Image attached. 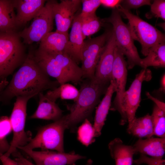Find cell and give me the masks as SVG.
<instances>
[{"label": "cell", "mask_w": 165, "mask_h": 165, "mask_svg": "<svg viewBox=\"0 0 165 165\" xmlns=\"http://www.w3.org/2000/svg\"><path fill=\"white\" fill-rule=\"evenodd\" d=\"M108 85L94 78L85 79L81 83L77 99L72 105L67 106L70 113L65 115L67 129L73 132L78 124L89 119L101 96L105 93Z\"/></svg>", "instance_id": "3957f363"}, {"label": "cell", "mask_w": 165, "mask_h": 165, "mask_svg": "<svg viewBox=\"0 0 165 165\" xmlns=\"http://www.w3.org/2000/svg\"><path fill=\"white\" fill-rule=\"evenodd\" d=\"M128 21L127 24L134 39L141 46V53L146 56L150 48L158 43L165 42L164 34L138 16L124 8L119 4L116 8Z\"/></svg>", "instance_id": "5b68a950"}, {"label": "cell", "mask_w": 165, "mask_h": 165, "mask_svg": "<svg viewBox=\"0 0 165 165\" xmlns=\"http://www.w3.org/2000/svg\"><path fill=\"white\" fill-rule=\"evenodd\" d=\"M33 55L41 69L55 78L60 85L69 82L77 84L82 81L81 67L67 53H49L38 48Z\"/></svg>", "instance_id": "7a4b0ae2"}, {"label": "cell", "mask_w": 165, "mask_h": 165, "mask_svg": "<svg viewBox=\"0 0 165 165\" xmlns=\"http://www.w3.org/2000/svg\"><path fill=\"white\" fill-rule=\"evenodd\" d=\"M93 125L88 119H86L79 127L77 131L78 140L83 145L88 146L95 141Z\"/></svg>", "instance_id": "f1b7e54d"}, {"label": "cell", "mask_w": 165, "mask_h": 165, "mask_svg": "<svg viewBox=\"0 0 165 165\" xmlns=\"http://www.w3.org/2000/svg\"><path fill=\"white\" fill-rule=\"evenodd\" d=\"M26 57L18 33L0 32V79L11 74L21 65Z\"/></svg>", "instance_id": "277c9868"}, {"label": "cell", "mask_w": 165, "mask_h": 165, "mask_svg": "<svg viewBox=\"0 0 165 165\" xmlns=\"http://www.w3.org/2000/svg\"><path fill=\"white\" fill-rule=\"evenodd\" d=\"M140 66L143 68H147L149 66L164 68L165 42L158 43L151 47L146 57L141 59Z\"/></svg>", "instance_id": "d4e9b609"}, {"label": "cell", "mask_w": 165, "mask_h": 165, "mask_svg": "<svg viewBox=\"0 0 165 165\" xmlns=\"http://www.w3.org/2000/svg\"><path fill=\"white\" fill-rule=\"evenodd\" d=\"M152 78L151 70L147 68H143L136 75L128 89L125 91L121 104L120 125H123L127 123H129L135 117L136 111L141 101L142 83L144 81H150Z\"/></svg>", "instance_id": "30bf717a"}, {"label": "cell", "mask_w": 165, "mask_h": 165, "mask_svg": "<svg viewBox=\"0 0 165 165\" xmlns=\"http://www.w3.org/2000/svg\"><path fill=\"white\" fill-rule=\"evenodd\" d=\"M38 94L39 99L38 106L35 112L30 117V119L52 120L55 121L63 116V111L55 102L49 99L42 92Z\"/></svg>", "instance_id": "d6986e66"}, {"label": "cell", "mask_w": 165, "mask_h": 165, "mask_svg": "<svg viewBox=\"0 0 165 165\" xmlns=\"http://www.w3.org/2000/svg\"><path fill=\"white\" fill-rule=\"evenodd\" d=\"M9 118L3 116L0 118V152L3 153L8 151L10 145L5 139L6 136L11 131Z\"/></svg>", "instance_id": "f546056e"}, {"label": "cell", "mask_w": 165, "mask_h": 165, "mask_svg": "<svg viewBox=\"0 0 165 165\" xmlns=\"http://www.w3.org/2000/svg\"><path fill=\"white\" fill-rule=\"evenodd\" d=\"M81 19L82 31L85 39L98 32L102 26L103 21L98 17L96 13L81 16Z\"/></svg>", "instance_id": "4316f807"}, {"label": "cell", "mask_w": 165, "mask_h": 165, "mask_svg": "<svg viewBox=\"0 0 165 165\" xmlns=\"http://www.w3.org/2000/svg\"><path fill=\"white\" fill-rule=\"evenodd\" d=\"M115 90L114 84L111 80L105 93V95L97 107L93 125L95 137H99L105 124L108 111L111 105L112 98Z\"/></svg>", "instance_id": "44dd1931"}, {"label": "cell", "mask_w": 165, "mask_h": 165, "mask_svg": "<svg viewBox=\"0 0 165 165\" xmlns=\"http://www.w3.org/2000/svg\"><path fill=\"white\" fill-rule=\"evenodd\" d=\"M151 116L154 135L159 138H165V112L154 105Z\"/></svg>", "instance_id": "83f0119b"}, {"label": "cell", "mask_w": 165, "mask_h": 165, "mask_svg": "<svg viewBox=\"0 0 165 165\" xmlns=\"http://www.w3.org/2000/svg\"><path fill=\"white\" fill-rule=\"evenodd\" d=\"M32 159L36 165H72L85 156L75 153H66L44 150L35 151L19 148Z\"/></svg>", "instance_id": "5bb4252c"}, {"label": "cell", "mask_w": 165, "mask_h": 165, "mask_svg": "<svg viewBox=\"0 0 165 165\" xmlns=\"http://www.w3.org/2000/svg\"><path fill=\"white\" fill-rule=\"evenodd\" d=\"M122 0H100L101 5L105 7L115 8L117 6L120 4Z\"/></svg>", "instance_id": "d590c367"}, {"label": "cell", "mask_w": 165, "mask_h": 165, "mask_svg": "<svg viewBox=\"0 0 165 165\" xmlns=\"http://www.w3.org/2000/svg\"><path fill=\"white\" fill-rule=\"evenodd\" d=\"M8 84V82L6 79H3L0 82V92L1 90Z\"/></svg>", "instance_id": "ab89813d"}, {"label": "cell", "mask_w": 165, "mask_h": 165, "mask_svg": "<svg viewBox=\"0 0 165 165\" xmlns=\"http://www.w3.org/2000/svg\"><path fill=\"white\" fill-rule=\"evenodd\" d=\"M134 162L137 165L145 163L148 165H165V160L149 157L146 156L140 155V157L138 160H134Z\"/></svg>", "instance_id": "836d02e7"}, {"label": "cell", "mask_w": 165, "mask_h": 165, "mask_svg": "<svg viewBox=\"0 0 165 165\" xmlns=\"http://www.w3.org/2000/svg\"><path fill=\"white\" fill-rule=\"evenodd\" d=\"M79 94L78 89L72 85L67 83L48 91L45 95L55 102L59 98L62 100H72L75 102L77 99Z\"/></svg>", "instance_id": "484cf974"}, {"label": "cell", "mask_w": 165, "mask_h": 165, "mask_svg": "<svg viewBox=\"0 0 165 165\" xmlns=\"http://www.w3.org/2000/svg\"><path fill=\"white\" fill-rule=\"evenodd\" d=\"M0 160L2 163L1 165H20L14 160L11 159L9 157L6 156L0 152Z\"/></svg>", "instance_id": "8d00e7d4"}, {"label": "cell", "mask_w": 165, "mask_h": 165, "mask_svg": "<svg viewBox=\"0 0 165 165\" xmlns=\"http://www.w3.org/2000/svg\"><path fill=\"white\" fill-rule=\"evenodd\" d=\"M112 31H107L97 37L85 40L81 61L82 79L94 78L96 66Z\"/></svg>", "instance_id": "8fae6325"}, {"label": "cell", "mask_w": 165, "mask_h": 165, "mask_svg": "<svg viewBox=\"0 0 165 165\" xmlns=\"http://www.w3.org/2000/svg\"><path fill=\"white\" fill-rule=\"evenodd\" d=\"M150 11L146 16L149 19L153 17L160 18L165 20V1L155 0L150 5Z\"/></svg>", "instance_id": "4dcf8cb0"}, {"label": "cell", "mask_w": 165, "mask_h": 165, "mask_svg": "<svg viewBox=\"0 0 165 165\" xmlns=\"http://www.w3.org/2000/svg\"><path fill=\"white\" fill-rule=\"evenodd\" d=\"M124 55L116 46L112 72V79L116 92V95L112 106L110 110L121 111V104L123 94L125 91L127 81V65Z\"/></svg>", "instance_id": "7c38bea8"}, {"label": "cell", "mask_w": 165, "mask_h": 165, "mask_svg": "<svg viewBox=\"0 0 165 165\" xmlns=\"http://www.w3.org/2000/svg\"><path fill=\"white\" fill-rule=\"evenodd\" d=\"M82 4L81 16H86L96 13V10L101 5L100 0H81Z\"/></svg>", "instance_id": "1f68e13d"}, {"label": "cell", "mask_w": 165, "mask_h": 165, "mask_svg": "<svg viewBox=\"0 0 165 165\" xmlns=\"http://www.w3.org/2000/svg\"><path fill=\"white\" fill-rule=\"evenodd\" d=\"M116 46L115 37L112 30L95 69L94 78L101 82L109 84L111 80Z\"/></svg>", "instance_id": "9a60e30c"}, {"label": "cell", "mask_w": 165, "mask_h": 165, "mask_svg": "<svg viewBox=\"0 0 165 165\" xmlns=\"http://www.w3.org/2000/svg\"><path fill=\"white\" fill-rule=\"evenodd\" d=\"M45 0H13L16 10V22L18 27L33 19L45 5Z\"/></svg>", "instance_id": "2e32d148"}, {"label": "cell", "mask_w": 165, "mask_h": 165, "mask_svg": "<svg viewBox=\"0 0 165 165\" xmlns=\"http://www.w3.org/2000/svg\"><path fill=\"white\" fill-rule=\"evenodd\" d=\"M71 26L66 53L78 64L81 61V53L85 39L81 30L79 14L76 15Z\"/></svg>", "instance_id": "e0dca14e"}, {"label": "cell", "mask_w": 165, "mask_h": 165, "mask_svg": "<svg viewBox=\"0 0 165 165\" xmlns=\"http://www.w3.org/2000/svg\"><path fill=\"white\" fill-rule=\"evenodd\" d=\"M108 146L115 165H132L133 156L135 154L133 146L126 145L120 138H116L109 143Z\"/></svg>", "instance_id": "7402d4cb"}, {"label": "cell", "mask_w": 165, "mask_h": 165, "mask_svg": "<svg viewBox=\"0 0 165 165\" xmlns=\"http://www.w3.org/2000/svg\"><path fill=\"white\" fill-rule=\"evenodd\" d=\"M34 96H19L16 97L9 120L13 133L12 140L8 151L4 154L9 157L20 147L27 144L32 139L30 132L25 130L28 101Z\"/></svg>", "instance_id": "ba28073f"}, {"label": "cell", "mask_w": 165, "mask_h": 165, "mask_svg": "<svg viewBox=\"0 0 165 165\" xmlns=\"http://www.w3.org/2000/svg\"><path fill=\"white\" fill-rule=\"evenodd\" d=\"M13 0H0V32H16Z\"/></svg>", "instance_id": "603a6c76"}, {"label": "cell", "mask_w": 165, "mask_h": 165, "mask_svg": "<svg viewBox=\"0 0 165 165\" xmlns=\"http://www.w3.org/2000/svg\"><path fill=\"white\" fill-rule=\"evenodd\" d=\"M133 146L135 154L162 159L165 153V138H139Z\"/></svg>", "instance_id": "ac0fdd59"}, {"label": "cell", "mask_w": 165, "mask_h": 165, "mask_svg": "<svg viewBox=\"0 0 165 165\" xmlns=\"http://www.w3.org/2000/svg\"><path fill=\"white\" fill-rule=\"evenodd\" d=\"M81 4L80 0L52 1V9L56 31L68 33Z\"/></svg>", "instance_id": "4fadbf2b"}, {"label": "cell", "mask_w": 165, "mask_h": 165, "mask_svg": "<svg viewBox=\"0 0 165 165\" xmlns=\"http://www.w3.org/2000/svg\"><path fill=\"white\" fill-rule=\"evenodd\" d=\"M59 85L57 81L51 80L39 67L34 59L33 52L30 51L13 75L4 94L8 98L19 96H35Z\"/></svg>", "instance_id": "6da1fadb"}, {"label": "cell", "mask_w": 165, "mask_h": 165, "mask_svg": "<svg viewBox=\"0 0 165 165\" xmlns=\"http://www.w3.org/2000/svg\"><path fill=\"white\" fill-rule=\"evenodd\" d=\"M127 131L129 134L139 138L152 137L154 132L151 115L147 114L139 118L135 117L128 123Z\"/></svg>", "instance_id": "cb8c5ba5"}, {"label": "cell", "mask_w": 165, "mask_h": 165, "mask_svg": "<svg viewBox=\"0 0 165 165\" xmlns=\"http://www.w3.org/2000/svg\"><path fill=\"white\" fill-rule=\"evenodd\" d=\"M102 20L112 24L116 46L127 57V68L131 69L137 65L140 66L141 58L129 28L123 21L119 12L116 8L113 9L110 16Z\"/></svg>", "instance_id": "8992f818"}, {"label": "cell", "mask_w": 165, "mask_h": 165, "mask_svg": "<svg viewBox=\"0 0 165 165\" xmlns=\"http://www.w3.org/2000/svg\"><path fill=\"white\" fill-rule=\"evenodd\" d=\"M159 91L164 93L165 91V74L164 73L162 75L160 82V87Z\"/></svg>", "instance_id": "f35d334b"}, {"label": "cell", "mask_w": 165, "mask_h": 165, "mask_svg": "<svg viewBox=\"0 0 165 165\" xmlns=\"http://www.w3.org/2000/svg\"><path fill=\"white\" fill-rule=\"evenodd\" d=\"M146 94L148 99L155 103L156 105L160 109L165 112V104L164 103L154 97L148 92H146Z\"/></svg>", "instance_id": "74e56055"}, {"label": "cell", "mask_w": 165, "mask_h": 165, "mask_svg": "<svg viewBox=\"0 0 165 165\" xmlns=\"http://www.w3.org/2000/svg\"><path fill=\"white\" fill-rule=\"evenodd\" d=\"M12 155L14 157V160L20 165H36L23 156L17 150Z\"/></svg>", "instance_id": "e575fe53"}, {"label": "cell", "mask_w": 165, "mask_h": 165, "mask_svg": "<svg viewBox=\"0 0 165 165\" xmlns=\"http://www.w3.org/2000/svg\"><path fill=\"white\" fill-rule=\"evenodd\" d=\"M66 129L65 115L58 120L41 127L35 137L27 144L19 148L30 150L40 148L44 150H54L64 152V133Z\"/></svg>", "instance_id": "52a82bcc"}, {"label": "cell", "mask_w": 165, "mask_h": 165, "mask_svg": "<svg viewBox=\"0 0 165 165\" xmlns=\"http://www.w3.org/2000/svg\"><path fill=\"white\" fill-rule=\"evenodd\" d=\"M68 40V33L51 31L42 39L38 48L49 53H66Z\"/></svg>", "instance_id": "ffe728a7"}, {"label": "cell", "mask_w": 165, "mask_h": 165, "mask_svg": "<svg viewBox=\"0 0 165 165\" xmlns=\"http://www.w3.org/2000/svg\"><path fill=\"white\" fill-rule=\"evenodd\" d=\"M121 6L124 8L128 10L130 9H138L142 6L151 5V1L149 0H122Z\"/></svg>", "instance_id": "d6a6232c"}, {"label": "cell", "mask_w": 165, "mask_h": 165, "mask_svg": "<svg viewBox=\"0 0 165 165\" xmlns=\"http://www.w3.org/2000/svg\"><path fill=\"white\" fill-rule=\"evenodd\" d=\"M52 1H47L34 17L30 25L18 33L23 43L30 45L40 42L48 33L52 31L54 20Z\"/></svg>", "instance_id": "9c48e42d"}]
</instances>
